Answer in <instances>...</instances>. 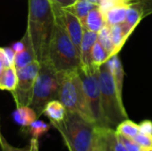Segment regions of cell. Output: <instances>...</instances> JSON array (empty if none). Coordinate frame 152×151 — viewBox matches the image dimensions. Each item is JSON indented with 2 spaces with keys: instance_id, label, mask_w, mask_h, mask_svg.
Returning a JSON list of instances; mask_svg holds the SVG:
<instances>
[{
  "instance_id": "f1b7e54d",
  "label": "cell",
  "mask_w": 152,
  "mask_h": 151,
  "mask_svg": "<svg viewBox=\"0 0 152 151\" xmlns=\"http://www.w3.org/2000/svg\"><path fill=\"white\" fill-rule=\"evenodd\" d=\"M12 64H11V62L9 61L5 52H4V48H1L0 47V80L2 78V76L4 72V70Z\"/></svg>"
},
{
  "instance_id": "e0dca14e",
  "label": "cell",
  "mask_w": 152,
  "mask_h": 151,
  "mask_svg": "<svg viewBox=\"0 0 152 151\" xmlns=\"http://www.w3.org/2000/svg\"><path fill=\"white\" fill-rule=\"evenodd\" d=\"M105 25H106V22H105L104 17L100 10L99 5H97L87 14L83 26L85 29H87V30H90L92 32L98 34Z\"/></svg>"
},
{
  "instance_id": "d590c367",
  "label": "cell",
  "mask_w": 152,
  "mask_h": 151,
  "mask_svg": "<svg viewBox=\"0 0 152 151\" xmlns=\"http://www.w3.org/2000/svg\"><path fill=\"white\" fill-rule=\"evenodd\" d=\"M91 151H100L99 150V145H98V130H97V139H96V142H95L94 145L93 146Z\"/></svg>"
},
{
  "instance_id": "ffe728a7",
  "label": "cell",
  "mask_w": 152,
  "mask_h": 151,
  "mask_svg": "<svg viewBox=\"0 0 152 151\" xmlns=\"http://www.w3.org/2000/svg\"><path fill=\"white\" fill-rule=\"evenodd\" d=\"M115 130L98 127V145L100 151H114Z\"/></svg>"
},
{
  "instance_id": "d6a6232c",
  "label": "cell",
  "mask_w": 152,
  "mask_h": 151,
  "mask_svg": "<svg viewBox=\"0 0 152 151\" xmlns=\"http://www.w3.org/2000/svg\"><path fill=\"white\" fill-rule=\"evenodd\" d=\"M4 52H5V54H6L9 61L11 62V64L13 65L14 57H15V52L12 50V48H4Z\"/></svg>"
},
{
  "instance_id": "1f68e13d",
  "label": "cell",
  "mask_w": 152,
  "mask_h": 151,
  "mask_svg": "<svg viewBox=\"0 0 152 151\" xmlns=\"http://www.w3.org/2000/svg\"><path fill=\"white\" fill-rule=\"evenodd\" d=\"M53 4L58 5L61 8H65L72 4L76 0H51Z\"/></svg>"
},
{
  "instance_id": "7c38bea8",
  "label": "cell",
  "mask_w": 152,
  "mask_h": 151,
  "mask_svg": "<svg viewBox=\"0 0 152 151\" xmlns=\"http://www.w3.org/2000/svg\"><path fill=\"white\" fill-rule=\"evenodd\" d=\"M98 40V34L92 32L90 30L85 29L83 38L81 41V45H80V61H81V66L83 67H87L92 65L91 61V54H92V50Z\"/></svg>"
},
{
  "instance_id": "484cf974",
  "label": "cell",
  "mask_w": 152,
  "mask_h": 151,
  "mask_svg": "<svg viewBox=\"0 0 152 151\" xmlns=\"http://www.w3.org/2000/svg\"><path fill=\"white\" fill-rule=\"evenodd\" d=\"M142 149H152V135L139 133L134 139Z\"/></svg>"
},
{
  "instance_id": "e575fe53",
  "label": "cell",
  "mask_w": 152,
  "mask_h": 151,
  "mask_svg": "<svg viewBox=\"0 0 152 151\" xmlns=\"http://www.w3.org/2000/svg\"><path fill=\"white\" fill-rule=\"evenodd\" d=\"M30 147H31V151H39V145H38V139L32 138L30 141Z\"/></svg>"
},
{
  "instance_id": "4316f807",
  "label": "cell",
  "mask_w": 152,
  "mask_h": 151,
  "mask_svg": "<svg viewBox=\"0 0 152 151\" xmlns=\"http://www.w3.org/2000/svg\"><path fill=\"white\" fill-rule=\"evenodd\" d=\"M0 148L1 151H31V147L30 144L27 145L23 148H18V147H14L12 145H11L2 135L1 140H0Z\"/></svg>"
},
{
  "instance_id": "8d00e7d4",
  "label": "cell",
  "mask_w": 152,
  "mask_h": 151,
  "mask_svg": "<svg viewBox=\"0 0 152 151\" xmlns=\"http://www.w3.org/2000/svg\"><path fill=\"white\" fill-rule=\"evenodd\" d=\"M142 151H152V149H146V150H145V149H143Z\"/></svg>"
},
{
  "instance_id": "9a60e30c",
  "label": "cell",
  "mask_w": 152,
  "mask_h": 151,
  "mask_svg": "<svg viewBox=\"0 0 152 151\" xmlns=\"http://www.w3.org/2000/svg\"><path fill=\"white\" fill-rule=\"evenodd\" d=\"M66 113V108L59 100H53L49 101L43 111V114L49 118L51 124L61 122L65 118Z\"/></svg>"
},
{
  "instance_id": "5bb4252c",
  "label": "cell",
  "mask_w": 152,
  "mask_h": 151,
  "mask_svg": "<svg viewBox=\"0 0 152 151\" xmlns=\"http://www.w3.org/2000/svg\"><path fill=\"white\" fill-rule=\"evenodd\" d=\"M21 40L23 41L25 47L22 51L15 53L14 61H13V65L17 70L26 67L27 65L30 64L32 61H37V59L35 57V53H34L33 49H32V46H31L28 39L27 38V36L25 35Z\"/></svg>"
},
{
  "instance_id": "30bf717a",
  "label": "cell",
  "mask_w": 152,
  "mask_h": 151,
  "mask_svg": "<svg viewBox=\"0 0 152 151\" xmlns=\"http://www.w3.org/2000/svg\"><path fill=\"white\" fill-rule=\"evenodd\" d=\"M130 0H102L100 10L109 27L126 21Z\"/></svg>"
},
{
  "instance_id": "f35d334b",
  "label": "cell",
  "mask_w": 152,
  "mask_h": 151,
  "mask_svg": "<svg viewBox=\"0 0 152 151\" xmlns=\"http://www.w3.org/2000/svg\"><path fill=\"white\" fill-rule=\"evenodd\" d=\"M1 137H2V134H1V133H0V140H1Z\"/></svg>"
},
{
  "instance_id": "9c48e42d",
  "label": "cell",
  "mask_w": 152,
  "mask_h": 151,
  "mask_svg": "<svg viewBox=\"0 0 152 151\" xmlns=\"http://www.w3.org/2000/svg\"><path fill=\"white\" fill-rule=\"evenodd\" d=\"M53 6L54 13L61 20L66 32L68 33L69 38L71 39L75 46L77 47L80 55V45H81V41H82L83 35L85 32L84 26L82 25L80 20L70 12L59 7L53 3Z\"/></svg>"
},
{
  "instance_id": "277c9868",
  "label": "cell",
  "mask_w": 152,
  "mask_h": 151,
  "mask_svg": "<svg viewBox=\"0 0 152 151\" xmlns=\"http://www.w3.org/2000/svg\"><path fill=\"white\" fill-rule=\"evenodd\" d=\"M101 101L103 116L108 128L115 130L124 120L128 118L122 95L117 90L111 72L107 62L99 69Z\"/></svg>"
},
{
  "instance_id": "4dcf8cb0",
  "label": "cell",
  "mask_w": 152,
  "mask_h": 151,
  "mask_svg": "<svg viewBox=\"0 0 152 151\" xmlns=\"http://www.w3.org/2000/svg\"><path fill=\"white\" fill-rule=\"evenodd\" d=\"M114 151H127V150L126 149L125 145L123 144L122 141L120 140L119 136L117 134L116 131H115V137H114Z\"/></svg>"
},
{
  "instance_id": "f546056e",
  "label": "cell",
  "mask_w": 152,
  "mask_h": 151,
  "mask_svg": "<svg viewBox=\"0 0 152 151\" xmlns=\"http://www.w3.org/2000/svg\"><path fill=\"white\" fill-rule=\"evenodd\" d=\"M139 133L151 134L152 135V121L151 120H143L139 124Z\"/></svg>"
},
{
  "instance_id": "4fadbf2b",
  "label": "cell",
  "mask_w": 152,
  "mask_h": 151,
  "mask_svg": "<svg viewBox=\"0 0 152 151\" xmlns=\"http://www.w3.org/2000/svg\"><path fill=\"white\" fill-rule=\"evenodd\" d=\"M110 32L112 43L115 46L114 55H116L118 54L119 51L122 49L125 43L133 32L126 22L110 26Z\"/></svg>"
},
{
  "instance_id": "5b68a950",
  "label": "cell",
  "mask_w": 152,
  "mask_h": 151,
  "mask_svg": "<svg viewBox=\"0 0 152 151\" xmlns=\"http://www.w3.org/2000/svg\"><path fill=\"white\" fill-rule=\"evenodd\" d=\"M58 73L60 78L59 101L64 105L67 111L78 113L94 125L77 69Z\"/></svg>"
},
{
  "instance_id": "74e56055",
  "label": "cell",
  "mask_w": 152,
  "mask_h": 151,
  "mask_svg": "<svg viewBox=\"0 0 152 151\" xmlns=\"http://www.w3.org/2000/svg\"><path fill=\"white\" fill-rule=\"evenodd\" d=\"M101 1H102V0H94V2H95V3H96V4H100V2H101Z\"/></svg>"
},
{
  "instance_id": "ac0fdd59",
  "label": "cell",
  "mask_w": 152,
  "mask_h": 151,
  "mask_svg": "<svg viewBox=\"0 0 152 151\" xmlns=\"http://www.w3.org/2000/svg\"><path fill=\"white\" fill-rule=\"evenodd\" d=\"M13 118L19 125L27 128L35 120L38 119V117L30 106H22L16 109L13 113Z\"/></svg>"
},
{
  "instance_id": "44dd1931",
  "label": "cell",
  "mask_w": 152,
  "mask_h": 151,
  "mask_svg": "<svg viewBox=\"0 0 152 151\" xmlns=\"http://www.w3.org/2000/svg\"><path fill=\"white\" fill-rule=\"evenodd\" d=\"M17 69L14 65L9 66L4 72L0 80V90H7L12 92L17 85Z\"/></svg>"
},
{
  "instance_id": "ab89813d",
  "label": "cell",
  "mask_w": 152,
  "mask_h": 151,
  "mask_svg": "<svg viewBox=\"0 0 152 151\" xmlns=\"http://www.w3.org/2000/svg\"><path fill=\"white\" fill-rule=\"evenodd\" d=\"M89 1H92V2H94V0H89ZM95 3V2H94Z\"/></svg>"
},
{
  "instance_id": "d6986e66",
  "label": "cell",
  "mask_w": 152,
  "mask_h": 151,
  "mask_svg": "<svg viewBox=\"0 0 152 151\" xmlns=\"http://www.w3.org/2000/svg\"><path fill=\"white\" fill-rule=\"evenodd\" d=\"M107 63L111 72L117 90L119 93V94L122 95V87H123V82H124V70H123L121 62L118 59V54L111 56L108 60Z\"/></svg>"
},
{
  "instance_id": "ba28073f",
  "label": "cell",
  "mask_w": 152,
  "mask_h": 151,
  "mask_svg": "<svg viewBox=\"0 0 152 151\" xmlns=\"http://www.w3.org/2000/svg\"><path fill=\"white\" fill-rule=\"evenodd\" d=\"M39 68V61H34L26 67L17 70V85L15 89L12 92L17 108L30 105Z\"/></svg>"
},
{
  "instance_id": "7402d4cb",
  "label": "cell",
  "mask_w": 152,
  "mask_h": 151,
  "mask_svg": "<svg viewBox=\"0 0 152 151\" xmlns=\"http://www.w3.org/2000/svg\"><path fill=\"white\" fill-rule=\"evenodd\" d=\"M116 133L121 136L129 138V139H134L135 136L139 133V124L134 123V121L130 119H126L122 121L115 129Z\"/></svg>"
},
{
  "instance_id": "836d02e7",
  "label": "cell",
  "mask_w": 152,
  "mask_h": 151,
  "mask_svg": "<svg viewBox=\"0 0 152 151\" xmlns=\"http://www.w3.org/2000/svg\"><path fill=\"white\" fill-rule=\"evenodd\" d=\"M24 47H25V45H24V43H23L22 40H20V41H19V42L13 44V45L12 46V50L15 52V53H19V52H20V51H22V50L24 49Z\"/></svg>"
},
{
  "instance_id": "d4e9b609",
  "label": "cell",
  "mask_w": 152,
  "mask_h": 151,
  "mask_svg": "<svg viewBox=\"0 0 152 151\" xmlns=\"http://www.w3.org/2000/svg\"><path fill=\"white\" fill-rule=\"evenodd\" d=\"M98 41L100 44L110 53V57L114 55L115 46L112 43L111 37H110V27L108 25H105L101 31L98 33Z\"/></svg>"
},
{
  "instance_id": "3957f363",
  "label": "cell",
  "mask_w": 152,
  "mask_h": 151,
  "mask_svg": "<svg viewBox=\"0 0 152 151\" xmlns=\"http://www.w3.org/2000/svg\"><path fill=\"white\" fill-rule=\"evenodd\" d=\"M55 15V23L49 42L47 59L57 72L78 69L81 66L79 53L66 32L61 20Z\"/></svg>"
},
{
  "instance_id": "7a4b0ae2",
  "label": "cell",
  "mask_w": 152,
  "mask_h": 151,
  "mask_svg": "<svg viewBox=\"0 0 152 151\" xmlns=\"http://www.w3.org/2000/svg\"><path fill=\"white\" fill-rule=\"evenodd\" d=\"M51 125L59 131L69 151H91L97 139L98 127L76 112L67 111L61 122Z\"/></svg>"
},
{
  "instance_id": "603a6c76",
  "label": "cell",
  "mask_w": 152,
  "mask_h": 151,
  "mask_svg": "<svg viewBox=\"0 0 152 151\" xmlns=\"http://www.w3.org/2000/svg\"><path fill=\"white\" fill-rule=\"evenodd\" d=\"M110 58V53L97 40L92 50V54H91L92 65L100 68L102 64L107 62Z\"/></svg>"
},
{
  "instance_id": "8fae6325",
  "label": "cell",
  "mask_w": 152,
  "mask_h": 151,
  "mask_svg": "<svg viewBox=\"0 0 152 151\" xmlns=\"http://www.w3.org/2000/svg\"><path fill=\"white\" fill-rule=\"evenodd\" d=\"M152 13V0H130L126 23L132 32L141 20Z\"/></svg>"
},
{
  "instance_id": "2e32d148",
  "label": "cell",
  "mask_w": 152,
  "mask_h": 151,
  "mask_svg": "<svg viewBox=\"0 0 152 151\" xmlns=\"http://www.w3.org/2000/svg\"><path fill=\"white\" fill-rule=\"evenodd\" d=\"M97 5L98 4L89 1V0H76L72 4H70L68 7H65L63 9L70 12L74 15H76L81 21L82 25H84V22L86 20V18L87 14Z\"/></svg>"
},
{
  "instance_id": "6da1fadb",
  "label": "cell",
  "mask_w": 152,
  "mask_h": 151,
  "mask_svg": "<svg viewBox=\"0 0 152 151\" xmlns=\"http://www.w3.org/2000/svg\"><path fill=\"white\" fill-rule=\"evenodd\" d=\"M54 23L55 15L51 0H28V25L25 36L39 63L47 59L49 42Z\"/></svg>"
},
{
  "instance_id": "52a82bcc",
  "label": "cell",
  "mask_w": 152,
  "mask_h": 151,
  "mask_svg": "<svg viewBox=\"0 0 152 151\" xmlns=\"http://www.w3.org/2000/svg\"><path fill=\"white\" fill-rule=\"evenodd\" d=\"M99 69V67L94 65L87 67L80 66L77 71L82 81L86 102L94 125L97 127L108 128L102 108Z\"/></svg>"
},
{
  "instance_id": "83f0119b",
  "label": "cell",
  "mask_w": 152,
  "mask_h": 151,
  "mask_svg": "<svg viewBox=\"0 0 152 151\" xmlns=\"http://www.w3.org/2000/svg\"><path fill=\"white\" fill-rule=\"evenodd\" d=\"M118 135L119 136L120 140L122 141L123 144L125 145V147L127 150V151H142L143 150L134 139H129V138L121 136L119 134H118Z\"/></svg>"
},
{
  "instance_id": "8992f818",
  "label": "cell",
  "mask_w": 152,
  "mask_h": 151,
  "mask_svg": "<svg viewBox=\"0 0 152 151\" xmlns=\"http://www.w3.org/2000/svg\"><path fill=\"white\" fill-rule=\"evenodd\" d=\"M60 78L59 73L54 69L48 60L40 63L37 77L30 107L36 111L38 118L43 114L45 105L53 101L59 100Z\"/></svg>"
},
{
  "instance_id": "cb8c5ba5",
  "label": "cell",
  "mask_w": 152,
  "mask_h": 151,
  "mask_svg": "<svg viewBox=\"0 0 152 151\" xmlns=\"http://www.w3.org/2000/svg\"><path fill=\"white\" fill-rule=\"evenodd\" d=\"M27 133L32 136V138L39 139L42 135H44L50 129V125L45 123L42 120H35L31 125H29L27 128Z\"/></svg>"
}]
</instances>
